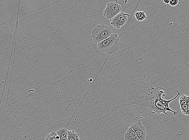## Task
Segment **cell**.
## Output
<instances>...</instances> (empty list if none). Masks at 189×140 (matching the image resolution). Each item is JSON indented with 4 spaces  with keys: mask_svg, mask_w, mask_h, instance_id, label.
I'll return each instance as SVG.
<instances>
[{
    "mask_svg": "<svg viewBox=\"0 0 189 140\" xmlns=\"http://www.w3.org/2000/svg\"><path fill=\"white\" fill-rule=\"evenodd\" d=\"M134 16L136 20L139 22H142L147 18L145 12L142 11H138L135 12Z\"/></svg>",
    "mask_w": 189,
    "mask_h": 140,
    "instance_id": "cell-9",
    "label": "cell"
},
{
    "mask_svg": "<svg viewBox=\"0 0 189 140\" xmlns=\"http://www.w3.org/2000/svg\"><path fill=\"white\" fill-rule=\"evenodd\" d=\"M131 127L135 132L139 140H146L147 137L146 130L145 127L142 125L141 120L133 124Z\"/></svg>",
    "mask_w": 189,
    "mask_h": 140,
    "instance_id": "cell-6",
    "label": "cell"
},
{
    "mask_svg": "<svg viewBox=\"0 0 189 140\" xmlns=\"http://www.w3.org/2000/svg\"><path fill=\"white\" fill-rule=\"evenodd\" d=\"M120 39L117 34H113L105 40L98 44L100 51L108 55L114 54L118 51L119 48Z\"/></svg>",
    "mask_w": 189,
    "mask_h": 140,
    "instance_id": "cell-2",
    "label": "cell"
},
{
    "mask_svg": "<svg viewBox=\"0 0 189 140\" xmlns=\"http://www.w3.org/2000/svg\"><path fill=\"white\" fill-rule=\"evenodd\" d=\"M45 140H60V139L56 132H53L46 136Z\"/></svg>",
    "mask_w": 189,
    "mask_h": 140,
    "instance_id": "cell-12",
    "label": "cell"
},
{
    "mask_svg": "<svg viewBox=\"0 0 189 140\" xmlns=\"http://www.w3.org/2000/svg\"><path fill=\"white\" fill-rule=\"evenodd\" d=\"M180 106L189 104V96L187 95H182L179 99Z\"/></svg>",
    "mask_w": 189,
    "mask_h": 140,
    "instance_id": "cell-11",
    "label": "cell"
},
{
    "mask_svg": "<svg viewBox=\"0 0 189 140\" xmlns=\"http://www.w3.org/2000/svg\"><path fill=\"white\" fill-rule=\"evenodd\" d=\"M112 31L105 24H98L92 30L91 36L96 43L98 44L105 40L112 34Z\"/></svg>",
    "mask_w": 189,
    "mask_h": 140,
    "instance_id": "cell-3",
    "label": "cell"
},
{
    "mask_svg": "<svg viewBox=\"0 0 189 140\" xmlns=\"http://www.w3.org/2000/svg\"><path fill=\"white\" fill-rule=\"evenodd\" d=\"M122 8L117 2H111L106 5L103 12L104 16L108 20H111L121 12Z\"/></svg>",
    "mask_w": 189,
    "mask_h": 140,
    "instance_id": "cell-4",
    "label": "cell"
},
{
    "mask_svg": "<svg viewBox=\"0 0 189 140\" xmlns=\"http://www.w3.org/2000/svg\"><path fill=\"white\" fill-rule=\"evenodd\" d=\"M130 15L125 12H121L111 20V26L116 29H119L126 23Z\"/></svg>",
    "mask_w": 189,
    "mask_h": 140,
    "instance_id": "cell-5",
    "label": "cell"
},
{
    "mask_svg": "<svg viewBox=\"0 0 189 140\" xmlns=\"http://www.w3.org/2000/svg\"><path fill=\"white\" fill-rule=\"evenodd\" d=\"M170 1H169V0H163V2L164 3L168 4H169Z\"/></svg>",
    "mask_w": 189,
    "mask_h": 140,
    "instance_id": "cell-15",
    "label": "cell"
},
{
    "mask_svg": "<svg viewBox=\"0 0 189 140\" xmlns=\"http://www.w3.org/2000/svg\"><path fill=\"white\" fill-rule=\"evenodd\" d=\"M80 135L74 130H69L68 140H80Z\"/></svg>",
    "mask_w": 189,
    "mask_h": 140,
    "instance_id": "cell-10",
    "label": "cell"
},
{
    "mask_svg": "<svg viewBox=\"0 0 189 140\" xmlns=\"http://www.w3.org/2000/svg\"><path fill=\"white\" fill-rule=\"evenodd\" d=\"M147 88L146 90L145 86L142 87L140 93H136V96L129 98L133 104L141 106V107H148L152 113L157 114L163 113L168 115L166 112L170 111L174 115L176 116L178 114L179 111H176L172 110L170 108L169 104L172 101H174L180 95L179 91H176L177 95L174 98L169 100H164L162 96H165L166 90L161 87H153Z\"/></svg>",
    "mask_w": 189,
    "mask_h": 140,
    "instance_id": "cell-1",
    "label": "cell"
},
{
    "mask_svg": "<svg viewBox=\"0 0 189 140\" xmlns=\"http://www.w3.org/2000/svg\"><path fill=\"white\" fill-rule=\"evenodd\" d=\"M125 140H139L135 132L132 128L130 127L124 135Z\"/></svg>",
    "mask_w": 189,
    "mask_h": 140,
    "instance_id": "cell-7",
    "label": "cell"
},
{
    "mask_svg": "<svg viewBox=\"0 0 189 140\" xmlns=\"http://www.w3.org/2000/svg\"><path fill=\"white\" fill-rule=\"evenodd\" d=\"M178 3V0H170L169 4L172 7H175L176 6Z\"/></svg>",
    "mask_w": 189,
    "mask_h": 140,
    "instance_id": "cell-14",
    "label": "cell"
},
{
    "mask_svg": "<svg viewBox=\"0 0 189 140\" xmlns=\"http://www.w3.org/2000/svg\"><path fill=\"white\" fill-rule=\"evenodd\" d=\"M69 130L66 128H61L56 131L60 140H68Z\"/></svg>",
    "mask_w": 189,
    "mask_h": 140,
    "instance_id": "cell-8",
    "label": "cell"
},
{
    "mask_svg": "<svg viewBox=\"0 0 189 140\" xmlns=\"http://www.w3.org/2000/svg\"><path fill=\"white\" fill-rule=\"evenodd\" d=\"M182 112L186 115H189V104L180 106Z\"/></svg>",
    "mask_w": 189,
    "mask_h": 140,
    "instance_id": "cell-13",
    "label": "cell"
}]
</instances>
